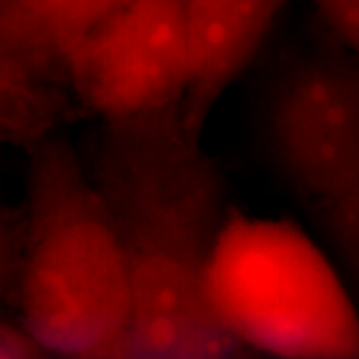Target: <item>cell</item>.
Returning a JSON list of instances; mask_svg holds the SVG:
<instances>
[{
	"mask_svg": "<svg viewBox=\"0 0 359 359\" xmlns=\"http://www.w3.org/2000/svg\"><path fill=\"white\" fill-rule=\"evenodd\" d=\"M88 172L128 271L134 359H254L208 294L230 204L182 108L102 124Z\"/></svg>",
	"mask_w": 359,
	"mask_h": 359,
	"instance_id": "1",
	"label": "cell"
},
{
	"mask_svg": "<svg viewBox=\"0 0 359 359\" xmlns=\"http://www.w3.org/2000/svg\"><path fill=\"white\" fill-rule=\"evenodd\" d=\"M14 290L18 323L54 359H134L122 250L88 168L58 134L30 148Z\"/></svg>",
	"mask_w": 359,
	"mask_h": 359,
	"instance_id": "2",
	"label": "cell"
},
{
	"mask_svg": "<svg viewBox=\"0 0 359 359\" xmlns=\"http://www.w3.org/2000/svg\"><path fill=\"white\" fill-rule=\"evenodd\" d=\"M205 283L219 320L254 358L359 359V311L346 280L290 219L230 205Z\"/></svg>",
	"mask_w": 359,
	"mask_h": 359,
	"instance_id": "3",
	"label": "cell"
},
{
	"mask_svg": "<svg viewBox=\"0 0 359 359\" xmlns=\"http://www.w3.org/2000/svg\"><path fill=\"white\" fill-rule=\"evenodd\" d=\"M259 136L269 170L309 214L359 190V60L339 42L269 80Z\"/></svg>",
	"mask_w": 359,
	"mask_h": 359,
	"instance_id": "4",
	"label": "cell"
},
{
	"mask_svg": "<svg viewBox=\"0 0 359 359\" xmlns=\"http://www.w3.org/2000/svg\"><path fill=\"white\" fill-rule=\"evenodd\" d=\"M56 80L102 124L182 108L190 82L186 0H126L66 54Z\"/></svg>",
	"mask_w": 359,
	"mask_h": 359,
	"instance_id": "5",
	"label": "cell"
},
{
	"mask_svg": "<svg viewBox=\"0 0 359 359\" xmlns=\"http://www.w3.org/2000/svg\"><path fill=\"white\" fill-rule=\"evenodd\" d=\"M285 0H186L190 82L182 102L188 126L202 134L282 13Z\"/></svg>",
	"mask_w": 359,
	"mask_h": 359,
	"instance_id": "6",
	"label": "cell"
},
{
	"mask_svg": "<svg viewBox=\"0 0 359 359\" xmlns=\"http://www.w3.org/2000/svg\"><path fill=\"white\" fill-rule=\"evenodd\" d=\"M126 0H0V50L56 80L68 52Z\"/></svg>",
	"mask_w": 359,
	"mask_h": 359,
	"instance_id": "7",
	"label": "cell"
},
{
	"mask_svg": "<svg viewBox=\"0 0 359 359\" xmlns=\"http://www.w3.org/2000/svg\"><path fill=\"white\" fill-rule=\"evenodd\" d=\"M66 104L58 82L0 50V146L30 150L54 136Z\"/></svg>",
	"mask_w": 359,
	"mask_h": 359,
	"instance_id": "8",
	"label": "cell"
},
{
	"mask_svg": "<svg viewBox=\"0 0 359 359\" xmlns=\"http://www.w3.org/2000/svg\"><path fill=\"white\" fill-rule=\"evenodd\" d=\"M311 216L359 311V190L311 212Z\"/></svg>",
	"mask_w": 359,
	"mask_h": 359,
	"instance_id": "9",
	"label": "cell"
},
{
	"mask_svg": "<svg viewBox=\"0 0 359 359\" xmlns=\"http://www.w3.org/2000/svg\"><path fill=\"white\" fill-rule=\"evenodd\" d=\"M335 42L359 60V0H313Z\"/></svg>",
	"mask_w": 359,
	"mask_h": 359,
	"instance_id": "10",
	"label": "cell"
},
{
	"mask_svg": "<svg viewBox=\"0 0 359 359\" xmlns=\"http://www.w3.org/2000/svg\"><path fill=\"white\" fill-rule=\"evenodd\" d=\"M22 248V222L0 212V299L14 290Z\"/></svg>",
	"mask_w": 359,
	"mask_h": 359,
	"instance_id": "11",
	"label": "cell"
},
{
	"mask_svg": "<svg viewBox=\"0 0 359 359\" xmlns=\"http://www.w3.org/2000/svg\"><path fill=\"white\" fill-rule=\"evenodd\" d=\"M0 359H54L20 323L0 320Z\"/></svg>",
	"mask_w": 359,
	"mask_h": 359,
	"instance_id": "12",
	"label": "cell"
}]
</instances>
